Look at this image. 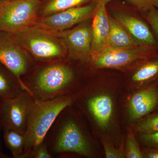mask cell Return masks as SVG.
Returning <instances> with one entry per match:
<instances>
[{"mask_svg": "<svg viewBox=\"0 0 158 158\" xmlns=\"http://www.w3.org/2000/svg\"><path fill=\"white\" fill-rule=\"evenodd\" d=\"M69 58L48 63L35 62L21 78L25 90L35 99L45 101L71 95L76 81V72Z\"/></svg>", "mask_w": 158, "mask_h": 158, "instance_id": "cell-1", "label": "cell"}, {"mask_svg": "<svg viewBox=\"0 0 158 158\" xmlns=\"http://www.w3.org/2000/svg\"><path fill=\"white\" fill-rule=\"evenodd\" d=\"M70 106L59 113L44 141L52 158H64L71 154L90 157L93 156L91 144L72 115Z\"/></svg>", "mask_w": 158, "mask_h": 158, "instance_id": "cell-2", "label": "cell"}, {"mask_svg": "<svg viewBox=\"0 0 158 158\" xmlns=\"http://www.w3.org/2000/svg\"><path fill=\"white\" fill-rule=\"evenodd\" d=\"M73 104L72 96L67 95L52 99H35L29 114L24 134L25 145L20 158L44 141L47 134L59 113Z\"/></svg>", "mask_w": 158, "mask_h": 158, "instance_id": "cell-3", "label": "cell"}, {"mask_svg": "<svg viewBox=\"0 0 158 158\" xmlns=\"http://www.w3.org/2000/svg\"><path fill=\"white\" fill-rule=\"evenodd\" d=\"M36 63H48L68 58L65 45L49 31L34 25L15 34Z\"/></svg>", "mask_w": 158, "mask_h": 158, "instance_id": "cell-4", "label": "cell"}, {"mask_svg": "<svg viewBox=\"0 0 158 158\" xmlns=\"http://www.w3.org/2000/svg\"><path fill=\"white\" fill-rule=\"evenodd\" d=\"M40 0H4L0 2V31L15 34L34 26Z\"/></svg>", "mask_w": 158, "mask_h": 158, "instance_id": "cell-5", "label": "cell"}, {"mask_svg": "<svg viewBox=\"0 0 158 158\" xmlns=\"http://www.w3.org/2000/svg\"><path fill=\"white\" fill-rule=\"evenodd\" d=\"M157 49V47L139 46L131 48L106 47L92 56L87 65L93 69L123 67L155 55Z\"/></svg>", "mask_w": 158, "mask_h": 158, "instance_id": "cell-6", "label": "cell"}, {"mask_svg": "<svg viewBox=\"0 0 158 158\" xmlns=\"http://www.w3.org/2000/svg\"><path fill=\"white\" fill-rule=\"evenodd\" d=\"M89 21L90 20L84 22L65 31H48L63 43L68 58L86 65L91 57L92 47V23Z\"/></svg>", "mask_w": 158, "mask_h": 158, "instance_id": "cell-7", "label": "cell"}, {"mask_svg": "<svg viewBox=\"0 0 158 158\" xmlns=\"http://www.w3.org/2000/svg\"><path fill=\"white\" fill-rule=\"evenodd\" d=\"M0 62L21 79L35 62L15 34L0 31Z\"/></svg>", "mask_w": 158, "mask_h": 158, "instance_id": "cell-8", "label": "cell"}, {"mask_svg": "<svg viewBox=\"0 0 158 158\" xmlns=\"http://www.w3.org/2000/svg\"><path fill=\"white\" fill-rule=\"evenodd\" d=\"M34 100L33 95L26 90L14 98L1 100L3 129L14 130L24 135Z\"/></svg>", "mask_w": 158, "mask_h": 158, "instance_id": "cell-9", "label": "cell"}, {"mask_svg": "<svg viewBox=\"0 0 158 158\" xmlns=\"http://www.w3.org/2000/svg\"><path fill=\"white\" fill-rule=\"evenodd\" d=\"M97 2H91L39 18L34 25L51 31H61L73 27L92 19Z\"/></svg>", "mask_w": 158, "mask_h": 158, "instance_id": "cell-10", "label": "cell"}, {"mask_svg": "<svg viewBox=\"0 0 158 158\" xmlns=\"http://www.w3.org/2000/svg\"><path fill=\"white\" fill-rule=\"evenodd\" d=\"M113 14L114 18L124 28L138 46L157 47L154 35L142 20L121 11L114 12Z\"/></svg>", "mask_w": 158, "mask_h": 158, "instance_id": "cell-11", "label": "cell"}, {"mask_svg": "<svg viewBox=\"0 0 158 158\" xmlns=\"http://www.w3.org/2000/svg\"><path fill=\"white\" fill-rule=\"evenodd\" d=\"M157 85H152L135 94L129 104L131 118L137 119L146 116L158 105V89Z\"/></svg>", "mask_w": 158, "mask_h": 158, "instance_id": "cell-12", "label": "cell"}, {"mask_svg": "<svg viewBox=\"0 0 158 158\" xmlns=\"http://www.w3.org/2000/svg\"><path fill=\"white\" fill-rule=\"evenodd\" d=\"M109 30L110 22L106 6L98 3L92 17L91 57L107 47Z\"/></svg>", "mask_w": 158, "mask_h": 158, "instance_id": "cell-13", "label": "cell"}, {"mask_svg": "<svg viewBox=\"0 0 158 158\" xmlns=\"http://www.w3.org/2000/svg\"><path fill=\"white\" fill-rule=\"evenodd\" d=\"M85 106L100 127H107L113 111V102L110 96L102 94L90 97L85 101Z\"/></svg>", "mask_w": 158, "mask_h": 158, "instance_id": "cell-14", "label": "cell"}, {"mask_svg": "<svg viewBox=\"0 0 158 158\" xmlns=\"http://www.w3.org/2000/svg\"><path fill=\"white\" fill-rule=\"evenodd\" d=\"M24 90L21 79L0 62V99L14 98Z\"/></svg>", "mask_w": 158, "mask_h": 158, "instance_id": "cell-15", "label": "cell"}, {"mask_svg": "<svg viewBox=\"0 0 158 158\" xmlns=\"http://www.w3.org/2000/svg\"><path fill=\"white\" fill-rule=\"evenodd\" d=\"M110 22L107 47L119 48H131L139 47L119 23L109 16Z\"/></svg>", "mask_w": 158, "mask_h": 158, "instance_id": "cell-16", "label": "cell"}, {"mask_svg": "<svg viewBox=\"0 0 158 158\" xmlns=\"http://www.w3.org/2000/svg\"><path fill=\"white\" fill-rule=\"evenodd\" d=\"M95 2V0H42L38 17L42 18L66 10Z\"/></svg>", "mask_w": 158, "mask_h": 158, "instance_id": "cell-17", "label": "cell"}, {"mask_svg": "<svg viewBox=\"0 0 158 158\" xmlns=\"http://www.w3.org/2000/svg\"><path fill=\"white\" fill-rule=\"evenodd\" d=\"M158 77V55L156 54L144 60V62L133 75L134 81L145 84Z\"/></svg>", "mask_w": 158, "mask_h": 158, "instance_id": "cell-18", "label": "cell"}, {"mask_svg": "<svg viewBox=\"0 0 158 158\" xmlns=\"http://www.w3.org/2000/svg\"><path fill=\"white\" fill-rule=\"evenodd\" d=\"M3 129V137L6 147L10 151L14 158H20L24 150V135L11 129Z\"/></svg>", "mask_w": 158, "mask_h": 158, "instance_id": "cell-19", "label": "cell"}, {"mask_svg": "<svg viewBox=\"0 0 158 158\" xmlns=\"http://www.w3.org/2000/svg\"><path fill=\"white\" fill-rule=\"evenodd\" d=\"M135 129L141 134L158 132V113L150 115L144 118L136 126Z\"/></svg>", "mask_w": 158, "mask_h": 158, "instance_id": "cell-20", "label": "cell"}, {"mask_svg": "<svg viewBox=\"0 0 158 158\" xmlns=\"http://www.w3.org/2000/svg\"><path fill=\"white\" fill-rule=\"evenodd\" d=\"M126 156L128 158L144 157L135 138L134 134L132 133H130L127 139Z\"/></svg>", "mask_w": 158, "mask_h": 158, "instance_id": "cell-21", "label": "cell"}, {"mask_svg": "<svg viewBox=\"0 0 158 158\" xmlns=\"http://www.w3.org/2000/svg\"><path fill=\"white\" fill-rule=\"evenodd\" d=\"M44 141L29 151L24 158H52Z\"/></svg>", "mask_w": 158, "mask_h": 158, "instance_id": "cell-22", "label": "cell"}, {"mask_svg": "<svg viewBox=\"0 0 158 158\" xmlns=\"http://www.w3.org/2000/svg\"><path fill=\"white\" fill-rule=\"evenodd\" d=\"M127 3L141 13L147 12L154 7L153 0H125Z\"/></svg>", "mask_w": 158, "mask_h": 158, "instance_id": "cell-23", "label": "cell"}, {"mask_svg": "<svg viewBox=\"0 0 158 158\" xmlns=\"http://www.w3.org/2000/svg\"><path fill=\"white\" fill-rule=\"evenodd\" d=\"M143 14L150 25L151 26L158 40V9L153 7Z\"/></svg>", "mask_w": 158, "mask_h": 158, "instance_id": "cell-24", "label": "cell"}, {"mask_svg": "<svg viewBox=\"0 0 158 158\" xmlns=\"http://www.w3.org/2000/svg\"><path fill=\"white\" fill-rule=\"evenodd\" d=\"M140 138L144 144L158 149V132L151 134H141Z\"/></svg>", "mask_w": 158, "mask_h": 158, "instance_id": "cell-25", "label": "cell"}, {"mask_svg": "<svg viewBox=\"0 0 158 158\" xmlns=\"http://www.w3.org/2000/svg\"><path fill=\"white\" fill-rule=\"evenodd\" d=\"M106 158H124V156L120 150L116 149L112 145L106 142H103Z\"/></svg>", "mask_w": 158, "mask_h": 158, "instance_id": "cell-26", "label": "cell"}, {"mask_svg": "<svg viewBox=\"0 0 158 158\" xmlns=\"http://www.w3.org/2000/svg\"><path fill=\"white\" fill-rule=\"evenodd\" d=\"M145 157L158 158V149L155 148H147L145 150Z\"/></svg>", "mask_w": 158, "mask_h": 158, "instance_id": "cell-27", "label": "cell"}, {"mask_svg": "<svg viewBox=\"0 0 158 158\" xmlns=\"http://www.w3.org/2000/svg\"><path fill=\"white\" fill-rule=\"evenodd\" d=\"M114 1H116V0H95V2H97V3L103 4L106 6L111 2Z\"/></svg>", "mask_w": 158, "mask_h": 158, "instance_id": "cell-28", "label": "cell"}, {"mask_svg": "<svg viewBox=\"0 0 158 158\" xmlns=\"http://www.w3.org/2000/svg\"><path fill=\"white\" fill-rule=\"evenodd\" d=\"M1 100L0 99V136H1V130L3 128L2 123V115H1ZM0 149H2V143H1V137H0Z\"/></svg>", "mask_w": 158, "mask_h": 158, "instance_id": "cell-29", "label": "cell"}, {"mask_svg": "<svg viewBox=\"0 0 158 158\" xmlns=\"http://www.w3.org/2000/svg\"><path fill=\"white\" fill-rule=\"evenodd\" d=\"M11 157L8 156V155L4 153L2 149H0V158H10Z\"/></svg>", "mask_w": 158, "mask_h": 158, "instance_id": "cell-30", "label": "cell"}, {"mask_svg": "<svg viewBox=\"0 0 158 158\" xmlns=\"http://www.w3.org/2000/svg\"><path fill=\"white\" fill-rule=\"evenodd\" d=\"M154 6L158 9V0H153Z\"/></svg>", "mask_w": 158, "mask_h": 158, "instance_id": "cell-31", "label": "cell"}, {"mask_svg": "<svg viewBox=\"0 0 158 158\" xmlns=\"http://www.w3.org/2000/svg\"><path fill=\"white\" fill-rule=\"evenodd\" d=\"M3 1H4V0H0V2H2Z\"/></svg>", "mask_w": 158, "mask_h": 158, "instance_id": "cell-32", "label": "cell"}, {"mask_svg": "<svg viewBox=\"0 0 158 158\" xmlns=\"http://www.w3.org/2000/svg\"><path fill=\"white\" fill-rule=\"evenodd\" d=\"M40 1H42V0H40Z\"/></svg>", "mask_w": 158, "mask_h": 158, "instance_id": "cell-33", "label": "cell"}]
</instances>
